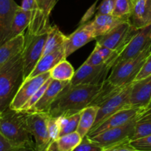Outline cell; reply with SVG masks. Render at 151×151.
Returning <instances> with one entry per match:
<instances>
[{
  "label": "cell",
  "mask_w": 151,
  "mask_h": 151,
  "mask_svg": "<svg viewBox=\"0 0 151 151\" xmlns=\"http://www.w3.org/2000/svg\"><path fill=\"white\" fill-rule=\"evenodd\" d=\"M47 129L50 141L54 142L60 137V125L58 117L49 116L47 117Z\"/></svg>",
  "instance_id": "obj_32"
},
{
  "label": "cell",
  "mask_w": 151,
  "mask_h": 151,
  "mask_svg": "<svg viewBox=\"0 0 151 151\" xmlns=\"http://www.w3.org/2000/svg\"><path fill=\"white\" fill-rule=\"evenodd\" d=\"M25 42L24 33L10 38L0 46V68L15 56L22 53Z\"/></svg>",
  "instance_id": "obj_20"
},
{
  "label": "cell",
  "mask_w": 151,
  "mask_h": 151,
  "mask_svg": "<svg viewBox=\"0 0 151 151\" xmlns=\"http://www.w3.org/2000/svg\"><path fill=\"white\" fill-rule=\"evenodd\" d=\"M19 7L14 0H0V46L10 40L12 25Z\"/></svg>",
  "instance_id": "obj_15"
},
{
  "label": "cell",
  "mask_w": 151,
  "mask_h": 151,
  "mask_svg": "<svg viewBox=\"0 0 151 151\" xmlns=\"http://www.w3.org/2000/svg\"><path fill=\"white\" fill-rule=\"evenodd\" d=\"M128 22L136 29L151 24V0H135Z\"/></svg>",
  "instance_id": "obj_17"
},
{
  "label": "cell",
  "mask_w": 151,
  "mask_h": 151,
  "mask_svg": "<svg viewBox=\"0 0 151 151\" xmlns=\"http://www.w3.org/2000/svg\"><path fill=\"white\" fill-rule=\"evenodd\" d=\"M137 117L131 119L125 125L106 130L94 137H88L102 148L110 147L122 142L131 140L135 131Z\"/></svg>",
  "instance_id": "obj_10"
},
{
  "label": "cell",
  "mask_w": 151,
  "mask_h": 151,
  "mask_svg": "<svg viewBox=\"0 0 151 151\" xmlns=\"http://www.w3.org/2000/svg\"><path fill=\"white\" fill-rule=\"evenodd\" d=\"M75 73V69L72 64L64 59L50 71V77L55 81L70 82Z\"/></svg>",
  "instance_id": "obj_28"
},
{
  "label": "cell",
  "mask_w": 151,
  "mask_h": 151,
  "mask_svg": "<svg viewBox=\"0 0 151 151\" xmlns=\"http://www.w3.org/2000/svg\"><path fill=\"white\" fill-rule=\"evenodd\" d=\"M112 69L109 63L102 65H90L84 63L75 72L73 78L70 81L71 86L100 85L107 81L109 73Z\"/></svg>",
  "instance_id": "obj_9"
},
{
  "label": "cell",
  "mask_w": 151,
  "mask_h": 151,
  "mask_svg": "<svg viewBox=\"0 0 151 151\" xmlns=\"http://www.w3.org/2000/svg\"><path fill=\"white\" fill-rule=\"evenodd\" d=\"M118 55H119L118 52L113 51L107 47L96 44L94 50L84 63L94 66L109 63L113 67L114 60Z\"/></svg>",
  "instance_id": "obj_22"
},
{
  "label": "cell",
  "mask_w": 151,
  "mask_h": 151,
  "mask_svg": "<svg viewBox=\"0 0 151 151\" xmlns=\"http://www.w3.org/2000/svg\"><path fill=\"white\" fill-rule=\"evenodd\" d=\"M95 39L91 22L83 24L69 35L64 44L65 55L67 58L88 42Z\"/></svg>",
  "instance_id": "obj_14"
},
{
  "label": "cell",
  "mask_w": 151,
  "mask_h": 151,
  "mask_svg": "<svg viewBox=\"0 0 151 151\" xmlns=\"http://www.w3.org/2000/svg\"><path fill=\"white\" fill-rule=\"evenodd\" d=\"M13 151H36L35 147H19V148L16 149V150Z\"/></svg>",
  "instance_id": "obj_41"
},
{
  "label": "cell",
  "mask_w": 151,
  "mask_h": 151,
  "mask_svg": "<svg viewBox=\"0 0 151 151\" xmlns=\"http://www.w3.org/2000/svg\"><path fill=\"white\" fill-rule=\"evenodd\" d=\"M124 21L125 19H119L112 14H97L94 20L91 22L95 39L109 32Z\"/></svg>",
  "instance_id": "obj_21"
},
{
  "label": "cell",
  "mask_w": 151,
  "mask_h": 151,
  "mask_svg": "<svg viewBox=\"0 0 151 151\" xmlns=\"http://www.w3.org/2000/svg\"><path fill=\"white\" fill-rule=\"evenodd\" d=\"M73 151H103V148L91 141L86 136L83 138L79 145Z\"/></svg>",
  "instance_id": "obj_34"
},
{
  "label": "cell",
  "mask_w": 151,
  "mask_h": 151,
  "mask_svg": "<svg viewBox=\"0 0 151 151\" xmlns=\"http://www.w3.org/2000/svg\"><path fill=\"white\" fill-rule=\"evenodd\" d=\"M132 85L133 83H131L123 88H117L100 105L97 118L91 130L97 128L116 112L131 106L129 104V99Z\"/></svg>",
  "instance_id": "obj_5"
},
{
  "label": "cell",
  "mask_w": 151,
  "mask_h": 151,
  "mask_svg": "<svg viewBox=\"0 0 151 151\" xmlns=\"http://www.w3.org/2000/svg\"><path fill=\"white\" fill-rule=\"evenodd\" d=\"M137 30L125 20L106 34L96 38V44L119 53Z\"/></svg>",
  "instance_id": "obj_7"
},
{
  "label": "cell",
  "mask_w": 151,
  "mask_h": 151,
  "mask_svg": "<svg viewBox=\"0 0 151 151\" xmlns=\"http://www.w3.org/2000/svg\"><path fill=\"white\" fill-rule=\"evenodd\" d=\"M81 111L74 114H63L58 116L60 125V137L71 134V133L76 132L78 125H79Z\"/></svg>",
  "instance_id": "obj_29"
},
{
  "label": "cell",
  "mask_w": 151,
  "mask_h": 151,
  "mask_svg": "<svg viewBox=\"0 0 151 151\" xmlns=\"http://www.w3.org/2000/svg\"><path fill=\"white\" fill-rule=\"evenodd\" d=\"M151 44V24L138 29L128 44L119 53L114 60V64L122 60L134 58L144 51Z\"/></svg>",
  "instance_id": "obj_12"
},
{
  "label": "cell",
  "mask_w": 151,
  "mask_h": 151,
  "mask_svg": "<svg viewBox=\"0 0 151 151\" xmlns=\"http://www.w3.org/2000/svg\"><path fill=\"white\" fill-rule=\"evenodd\" d=\"M48 114L38 112L26 113L27 128L34 139L36 151H46L51 143L47 129Z\"/></svg>",
  "instance_id": "obj_8"
},
{
  "label": "cell",
  "mask_w": 151,
  "mask_h": 151,
  "mask_svg": "<svg viewBox=\"0 0 151 151\" xmlns=\"http://www.w3.org/2000/svg\"><path fill=\"white\" fill-rule=\"evenodd\" d=\"M50 78V72H49L24 80L15 94L9 108L16 111H20L25 103Z\"/></svg>",
  "instance_id": "obj_11"
},
{
  "label": "cell",
  "mask_w": 151,
  "mask_h": 151,
  "mask_svg": "<svg viewBox=\"0 0 151 151\" xmlns=\"http://www.w3.org/2000/svg\"><path fill=\"white\" fill-rule=\"evenodd\" d=\"M131 140L122 142L119 144L114 145L110 147L103 148V151H139L131 145Z\"/></svg>",
  "instance_id": "obj_36"
},
{
  "label": "cell",
  "mask_w": 151,
  "mask_h": 151,
  "mask_svg": "<svg viewBox=\"0 0 151 151\" xmlns=\"http://www.w3.org/2000/svg\"><path fill=\"white\" fill-rule=\"evenodd\" d=\"M69 83L70 82L69 81L63 82L53 79L52 80L51 83L41 98L28 112H38V113H44L47 114L52 104L54 103L63 88L69 85Z\"/></svg>",
  "instance_id": "obj_16"
},
{
  "label": "cell",
  "mask_w": 151,
  "mask_h": 151,
  "mask_svg": "<svg viewBox=\"0 0 151 151\" xmlns=\"http://www.w3.org/2000/svg\"><path fill=\"white\" fill-rule=\"evenodd\" d=\"M130 142L137 150L139 151H151V134L142 138L131 140Z\"/></svg>",
  "instance_id": "obj_33"
},
{
  "label": "cell",
  "mask_w": 151,
  "mask_h": 151,
  "mask_svg": "<svg viewBox=\"0 0 151 151\" xmlns=\"http://www.w3.org/2000/svg\"><path fill=\"white\" fill-rule=\"evenodd\" d=\"M133 1H134H134H135V0H133Z\"/></svg>",
  "instance_id": "obj_42"
},
{
  "label": "cell",
  "mask_w": 151,
  "mask_h": 151,
  "mask_svg": "<svg viewBox=\"0 0 151 151\" xmlns=\"http://www.w3.org/2000/svg\"><path fill=\"white\" fill-rule=\"evenodd\" d=\"M83 138L78 132L71 133L52 142L46 151H73L80 145Z\"/></svg>",
  "instance_id": "obj_23"
},
{
  "label": "cell",
  "mask_w": 151,
  "mask_h": 151,
  "mask_svg": "<svg viewBox=\"0 0 151 151\" xmlns=\"http://www.w3.org/2000/svg\"><path fill=\"white\" fill-rule=\"evenodd\" d=\"M151 102V75L133 83L129 104L131 106L145 107Z\"/></svg>",
  "instance_id": "obj_18"
},
{
  "label": "cell",
  "mask_w": 151,
  "mask_h": 151,
  "mask_svg": "<svg viewBox=\"0 0 151 151\" xmlns=\"http://www.w3.org/2000/svg\"><path fill=\"white\" fill-rule=\"evenodd\" d=\"M17 148L0 133V151H13Z\"/></svg>",
  "instance_id": "obj_39"
},
{
  "label": "cell",
  "mask_w": 151,
  "mask_h": 151,
  "mask_svg": "<svg viewBox=\"0 0 151 151\" xmlns=\"http://www.w3.org/2000/svg\"><path fill=\"white\" fill-rule=\"evenodd\" d=\"M151 75V53L150 55L147 58V60L145 63L144 66L142 68L141 71L139 72V73L138 74L137 77L136 78L135 81H140L142 79H144L146 77L149 76Z\"/></svg>",
  "instance_id": "obj_38"
},
{
  "label": "cell",
  "mask_w": 151,
  "mask_h": 151,
  "mask_svg": "<svg viewBox=\"0 0 151 151\" xmlns=\"http://www.w3.org/2000/svg\"><path fill=\"white\" fill-rule=\"evenodd\" d=\"M25 35V42L22 52L24 81L29 77L41 58L44 44L47 38V32L41 35Z\"/></svg>",
  "instance_id": "obj_6"
},
{
  "label": "cell",
  "mask_w": 151,
  "mask_h": 151,
  "mask_svg": "<svg viewBox=\"0 0 151 151\" xmlns=\"http://www.w3.org/2000/svg\"><path fill=\"white\" fill-rule=\"evenodd\" d=\"M66 40V36L59 29V28L56 25H51L47 31V38L44 44L42 56L63 47Z\"/></svg>",
  "instance_id": "obj_26"
},
{
  "label": "cell",
  "mask_w": 151,
  "mask_h": 151,
  "mask_svg": "<svg viewBox=\"0 0 151 151\" xmlns=\"http://www.w3.org/2000/svg\"><path fill=\"white\" fill-rule=\"evenodd\" d=\"M31 19V11L24 10L19 6L16 10L14 20L11 28L10 38L16 37L20 34L24 33L25 29H27Z\"/></svg>",
  "instance_id": "obj_27"
},
{
  "label": "cell",
  "mask_w": 151,
  "mask_h": 151,
  "mask_svg": "<svg viewBox=\"0 0 151 151\" xmlns=\"http://www.w3.org/2000/svg\"><path fill=\"white\" fill-rule=\"evenodd\" d=\"M149 134H151V102L143 108L137 116L135 131L131 140L142 138Z\"/></svg>",
  "instance_id": "obj_24"
},
{
  "label": "cell",
  "mask_w": 151,
  "mask_h": 151,
  "mask_svg": "<svg viewBox=\"0 0 151 151\" xmlns=\"http://www.w3.org/2000/svg\"><path fill=\"white\" fill-rule=\"evenodd\" d=\"M66 58L64 46L52 52L42 56L27 78H33L41 74L50 72L59 62Z\"/></svg>",
  "instance_id": "obj_19"
},
{
  "label": "cell",
  "mask_w": 151,
  "mask_h": 151,
  "mask_svg": "<svg viewBox=\"0 0 151 151\" xmlns=\"http://www.w3.org/2000/svg\"><path fill=\"white\" fill-rule=\"evenodd\" d=\"M144 107H137V106H128L125 109L119 110L106 119L104 122H102L100 125L91 130L87 137H91L97 135L106 130L111 129L121 126L128 123L131 119L137 117V115L140 113Z\"/></svg>",
  "instance_id": "obj_13"
},
{
  "label": "cell",
  "mask_w": 151,
  "mask_h": 151,
  "mask_svg": "<svg viewBox=\"0 0 151 151\" xmlns=\"http://www.w3.org/2000/svg\"><path fill=\"white\" fill-rule=\"evenodd\" d=\"M99 110V106H89L85 108L81 111V118H80L79 125H78L77 132L81 135L82 138L86 137L92 128L96 118L97 112Z\"/></svg>",
  "instance_id": "obj_25"
},
{
  "label": "cell",
  "mask_w": 151,
  "mask_h": 151,
  "mask_svg": "<svg viewBox=\"0 0 151 151\" xmlns=\"http://www.w3.org/2000/svg\"><path fill=\"white\" fill-rule=\"evenodd\" d=\"M21 7L24 10L31 11L35 7H38L36 0H23Z\"/></svg>",
  "instance_id": "obj_40"
},
{
  "label": "cell",
  "mask_w": 151,
  "mask_h": 151,
  "mask_svg": "<svg viewBox=\"0 0 151 151\" xmlns=\"http://www.w3.org/2000/svg\"><path fill=\"white\" fill-rule=\"evenodd\" d=\"M133 6V0H116L112 15L119 19L128 20V18L132 11Z\"/></svg>",
  "instance_id": "obj_30"
},
{
  "label": "cell",
  "mask_w": 151,
  "mask_h": 151,
  "mask_svg": "<svg viewBox=\"0 0 151 151\" xmlns=\"http://www.w3.org/2000/svg\"><path fill=\"white\" fill-rule=\"evenodd\" d=\"M58 0H36L38 9L45 15L50 18V14L53 8L55 6Z\"/></svg>",
  "instance_id": "obj_35"
},
{
  "label": "cell",
  "mask_w": 151,
  "mask_h": 151,
  "mask_svg": "<svg viewBox=\"0 0 151 151\" xmlns=\"http://www.w3.org/2000/svg\"><path fill=\"white\" fill-rule=\"evenodd\" d=\"M25 116V112L7 108L0 113V133L16 147H35L32 137L27 128Z\"/></svg>",
  "instance_id": "obj_2"
},
{
  "label": "cell",
  "mask_w": 151,
  "mask_h": 151,
  "mask_svg": "<svg viewBox=\"0 0 151 151\" xmlns=\"http://www.w3.org/2000/svg\"><path fill=\"white\" fill-rule=\"evenodd\" d=\"M24 81L22 53L0 68V113L9 108Z\"/></svg>",
  "instance_id": "obj_3"
},
{
  "label": "cell",
  "mask_w": 151,
  "mask_h": 151,
  "mask_svg": "<svg viewBox=\"0 0 151 151\" xmlns=\"http://www.w3.org/2000/svg\"><path fill=\"white\" fill-rule=\"evenodd\" d=\"M151 53V44L134 58L114 64L107 78L108 82L117 88H123L133 83Z\"/></svg>",
  "instance_id": "obj_4"
},
{
  "label": "cell",
  "mask_w": 151,
  "mask_h": 151,
  "mask_svg": "<svg viewBox=\"0 0 151 151\" xmlns=\"http://www.w3.org/2000/svg\"><path fill=\"white\" fill-rule=\"evenodd\" d=\"M104 83L71 86L69 83L52 104L47 114L58 117L63 114L81 111L85 108L92 106L101 92Z\"/></svg>",
  "instance_id": "obj_1"
},
{
  "label": "cell",
  "mask_w": 151,
  "mask_h": 151,
  "mask_svg": "<svg viewBox=\"0 0 151 151\" xmlns=\"http://www.w3.org/2000/svg\"><path fill=\"white\" fill-rule=\"evenodd\" d=\"M116 0H103L98 7L97 14H112Z\"/></svg>",
  "instance_id": "obj_37"
},
{
  "label": "cell",
  "mask_w": 151,
  "mask_h": 151,
  "mask_svg": "<svg viewBox=\"0 0 151 151\" xmlns=\"http://www.w3.org/2000/svg\"><path fill=\"white\" fill-rule=\"evenodd\" d=\"M52 80V78L50 77V78H49V79L47 80V81H46V82L44 83L38 90H37L36 92L31 97V98L25 103V105L22 108L20 111L27 113V112L29 111L37 103H38V100L41 98V97H42L43 94H44V92H45V91L47 90V88H48L49 85H50V83H51Z\"/></svg>",
  "instance_id": "obj_31"
}]
</instances>
